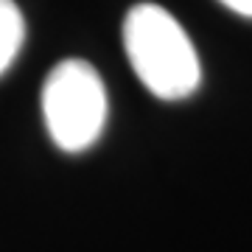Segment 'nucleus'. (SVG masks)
I'll return each mask as SVG.
<instances>
[{"label":"nucleus","mask_w":252,"mask_h":252,"mask_svg":"<svg viewBox=\"0 0 252 252\" xmlns=\"http://www.w3.org/2000/svg\"><path fill=\"white\" fill-rule=\"evenodd\" d=\"M124 48L132 70L152 95L162 101H182L199 90L202 64L185 28L157 6L137 3L126 11Z\"/></svg>","instance_id":"f257e3e1"},{"label":"nucleus","mask_w":252,"mask_h":252,"mask_svg":"<svg viewBox=\"0 0 252 252\" xmlns=\"http://www.w3.org/2000/svg\"><path fill=\"white\" fill-rule=\"evenodd\" d=\"M26 39V20L14 0H0V73H6L17 59Z\"/></svg>","instance_id":"7ed1b4c3"},{"label":"nucleus","mask_w":252,"mask_h":252,"mask_svg":"<svg viewBox=\"0 0 252 252\" xmlns=\"http://www.w3.org/2000/svg\"><path fill=\"white\" fill-rule=\"evenodd\" d=\"M42 115L62 152H84L104 132L107 90L98 70L84 59H64L42 84Z\"/></svg>","instance_id":"f03ea898"},{"label":"nucleus","mask_w":252,"mask_h":252,"mask_svg":"<svg viewBox=\"0 0 252 252\" xmlns=\"http://www.w3.org/2000/svg\"><path fill=\"white\" fill-rule=\"evenodd\" d=\"M221 6H227L230 11L241 14V17H250L252 20V0H219Z\"/></svg>","instance_id":"20e7f679"}]
</instances>
